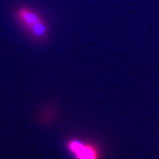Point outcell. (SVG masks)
<instances>
[{"label":"cell","instance_id":"obj_3","mask_svg":"<svg viewBox=\"0 0 159 159\" xmlns=\"http://www.w3.org/2000/svg\"><path fill=\"white\" fill-rule=\"evenodd\" d=\"M28 29H29V32L33 34L35 37H41L43 38L46 34L47 29H46L45 24L43 23V20H41L40 22L34 24L32 26L29 27Z\"/></svg>","mask_w":159,"mask_h":159},{"label":"cell","instance_id":"obj_1","mask_svg":"<svg viewBox=\"0 0 159 159\" xmlns=\"http://www.w3.org/2000/svg\"><path fill=\"white\" fill-rule=\"evenodd\" d=\"M67 149L74 159H100L99 148L89 142L71 140L67 143Z\"/></svg>","mask_w":159,"mask_h":159},{"label":"cell","instance_id":"obj_2","mask_svg":"<svg viewBox=\"0 0 159 159\" xmlns=\"http://www.w3.org/2000/svg\"><path fill=\"white\" fill-rule=\"evenodd\" d=\"M17 15L20 20L27 27L29 28L30 26L40 22L43 20L41 18L32 10L28 9V8H20L17 11Z\"/></svg>","mask_w":159,"mask_h":159}]
</instances>
